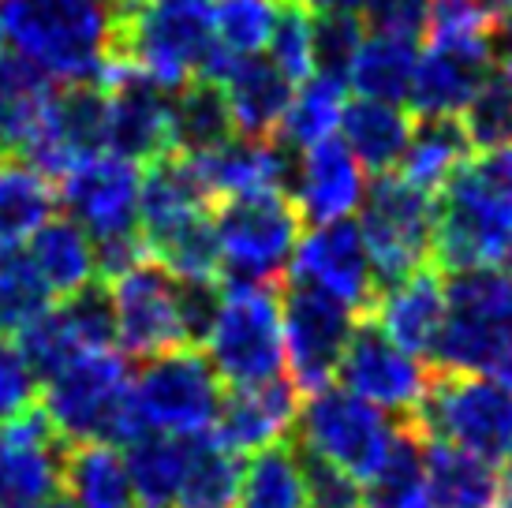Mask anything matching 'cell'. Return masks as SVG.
I'll return each mask as SVG.
<instances>
[{
	"instance_id": "obj_1",
	"label": "cell",
	"mask_w": 512,
	"mask_h": 508,
	"mask_svg": "<svg viewBox=\"0 0 512 508\" xmlns=\"http://www.w3.org/2000/svg\"><path fill=\"white\" fill-rule=\"evenodd\" d=\"M0 27L15 53L60 83H101L113 49L105 0H0Z\"/></svg>"
},
{
	"instance_id": "obj_2",
	"label": "cell",
	"mask_w": 512,
	"mask_h": 508,
	"mask_svg": "<svg viewBox=\"0 0 512 508\" xmlns=\"http://www.w3.org/2000/svg\"><path fill=\"white\" fill-rule=\"evenodd\" d=\"M217 49V0H143L113 23L109 64L135 68L165 90H180L206 75Z\"/></svg>"
},
{
	"instance_id": "obj_3",
	"label": "cell",
	"mask_w": 512,
	"mask_h": 508,
	"mask_svg": "<svg viewBox=\"0 0 512 508\" xmlns=\"http://www.w3.org/2000/svg\"><path fill=\"white\" fill-rule=\"evenodd\" d=\"M135 374L128 370V355L120 348H98L72 359L53 378H45L42 411L53 430L68 445L109 441L131 445L146 434L143 419L131 396Z\"/></svg>"
},
{
	"instance_id": "obj_4",
	"label": "cell",
	"mask_w": 512,
	"mask_h": 508,
	"mask_svg": "<svg viewBox=\"0 0 512 508\" xmlns=\"http://www.w3.org/2000/svg\"><path fill=\"white\" fill-rule=\"evenodd\" d=\"M512 251V180L498 157H471L438 195L434 269L505 266Z\"/></svg>"
},
{
	"instance_id": "obj_5",
	"label": "cell",
	"mask_w": 512,
	"mask_h": 508,
	"mask_svg": "<svg viewBox=\"0 0 512 508\" xmlns=\"http://www.w3.org/2000/svg\"><path fill=\"white\" fill-rule=\"evenodd\" d=\"M449 322L430 367L449 374H494L512 355V273L498 266L445 273Z\"/></svg>"
},
{
	"instance_id": "obj_6",
	"label": "cell",
	"mask_w": 512,
	"mask_h": 508,
	"mask_svg": "<svg viewBox=\"0 0 512 508\" xmlns=\"http://www.w3.org/2000/svg\"><path fill=\"white\" fill-rule=\"evenodd\" d=\"M228 389L285 378V311L270 284L225 281L214 325L202 340Z\"/></svg>"
},
{
	"instance_id": "obj_7",
	"label": "cell",
	"mask_w": 512,
	"mask_h": 508,
	"mask_svg": "<svg viewBox=\"0 0 512 508\" xmlns=\"http://www.w3.org/2000/svg\"><path fill=\"white\" fill-rule=\"evenodd\" d=\"M359 232L374 262L378 288L408 281L412 273L434 266L438 240V195H430L400 172H382L367 184L359 206Z\"/></svg>"
},
{
	"instance_id": "obj_8",
	"label": "cell",
	"mask_w": 512,
	"mask_h": 508,
	"mask_svg": "<svg viewBox=\"0 0 512 508\" xmlns=\"http://www.w3.org/2000/svg\"><path fill=\"white\" fill-rule=\"evenodd\" d=\"M408 423L427 441L501 464L512 452V393L490 374L434 370L427 396Z\"/></svg>"
},
{
	"instance_id": "obj_9",
	"label": "cell",
	"mask_w": 512,
	"mask_h": 508,
	"mask_svg": "<svg viewBox=\"0 0 512 508\" xmlns=\"http://www.w3.org/2000/svg\"><path fill=\"white\" fill-rule=\"evenodd\" d=\"M221 266L232 284H277L292 269L303 240V213L285 191H251L221 198L214 213Z\"/></svg>"
},
{
	"instance_id": "obj_10",
	"label": "cell",
	"mask_w": 512,
	"mask_h": 508,
	"mask_svg": "<svg viewBox=\"0 0 512 508\" xmlns=\"http://www.w3.org/2000/svg\"><path fill=\"white\" fill-rule=\"evenodd\" d=\"M221 374L195 344L172 348L165 355L146 359L131 381L135 411L146 434H172V438H199L217 426L225 393Z\"/></svg>"
},
{
	"instance_id": "obj_11",
	"label": "cell",
	"mask_w": 512,
	"mask_h": 508,
	"mask_svg": "<svg viewBox=\"0 0 512 508\" xmlns=\"http://www.w3.org/2000/svg\"><path fill=\"white\" fill-rule=\"evenodd\" d=\"M397 430L400 423L389 419V411L356 396L344 385H326L307 396L296 423L299 449L344 467L359 482L370 479L374 467L385 460Z\"/></svg>"
},
{
	"instance_id": "obj_12",
	"label": "cell",
	"mask_w": 512,
	"mask_h": 508,
	"mask_svg": "<svg viewBox=\"0 0 512 508\" xmlns=\"http://www.w3.org/2000/svg\"><path fill=\"white\" fill-rule=\"evenodd\" d=\"M285 311V374L299 393H318L337 381L348 340L359 314L341 299L318 292L311 284L288 281L281 292Z\"/></svg>"
},
{
	"instance_id": "obj_13",
	"label": "cell",
	"mask_w": 512,
	"mask_h": 508,
	"mask_svg": "<svg viewBox=\"0 0 512 508\" xmlns=\"http://www.w3.org/2000/svg\"><path fill=\"white\" fill-rule=\"evenodd\" d=\"M116 318V344L131 359H154L172 348L191 344L184 314V284L172 277L169 269L146 258L135 269L120 273L109 281Z\"/></svg>"
},
{
	"instance_id": "obj_14",
	"label": "cell",
	"mask_w": 512,
	"mask_h": 508,
	"mask_svg": "<svg viewBox=\"0 0 512 508\" xmlns=\"http://www.w3.org/2000/svg\"><path fill=\"white\" fill-rule=\"evenodd\" d=\"M337 381L382 411H397L400 419H412L434 381V367L393 344L374 318H359Z\"/></svg>"
},
{
	"instance_id": "obj_15",
	"label": "cell",
	"mask_w": 512,
	"mask_h": 508,
	"mask_svg": "<svg viewBox=\"0 0 512 508\" xmlns=\"http://www.w3.org/2000/svg\"><path fill=\"white\" fill-rule=\"evenodd\" d=\"M98 154H109V90L101 83L57 86L23 161L60 184L79 161Z\"/></svg>"
},
{
	"instance_id": "obj_16",
	"label": "cell",
	"mask_w": 512,
	"mask_h": 508,
	"mask_svg": "<svg viewBox=\"0 0 512 508\" xmlns=\"http://www.w3.org/2000/svg\"><path fill=\"white\" fill-rule=\"evenodd\" d=\"M292 281L311 284L318 292L341 299L359 318H367L382 296L363 232L348 217L329 221V225H314L299 240L296 258H292Z\"/></svg>"
},
{
	"instance_id": "obj_17",
	"label": "cell",
	"mask_w": 512,
	"mask_h": 508,
	"mask_svg": "<svg viewBox=\"0 0 512 508\" xmlns=\"http://www.w3.org/2000/svg\"><path fill=\"white\" fill-rule=\"evenodd\" d=\"M60 206L72 221L94 236H128L139 232V191H143V172L135 161L120 154H98L79 161L64 180H60Z\"/></svg>"
},
{
	"instance_id": "obj_18",
	"label": "cell",
	"mask_w": 512,
	"mask_h": 508,
	"mask_svg": "<svg viewBox=\"0 0 512 508\" xmlns=\"http://www.w3.org/2000/svg\"><path fill=\"white\" fill-rule=\"evenodd\" d=\"M101 86L109 90V154L150 165L172 154V94L150 75L109 64Z\"/></svg>"
},
{
	"instance_id": "obj_19",
	"label": "cell",
	"mask_w": 512,
	"mask_h": 508,
	"mask_svg": "<svg viewBox=\"0 0 512 508\" xmlns=\"http://www.w3.org/2000/svg\"><path fill=\"white\" fill-rule=\"evenodd\" d=\"M49 415L30 408L0 426V508H45L64 486V452Z\"/></svg>"
},
{
	"instance_id": "obj_20",
	"label": "cell",
	"mask_w": 512,
	"mask_h": 508,
	"mask_svg": "<svg viewBox=\"0 0 512 508\" xmlns=\"http://www.w3.org/2000/svg\"><path fill=\"white\" fill-rule=\"evenodd\" d=\"M498 71L494 45H430L419 57L408 94L415 120L423 116H456L471 105L483 83Z\"/></svg>"
},
{
	"instance_id": "obj_21",
	"label": "cell",
	"mask_w": 512,
	"mask_h": 508,
	"mask_svg": "<svg viewBox=\"0 0 512 508\" xmlns=\"http://www.w3.org/2000/svg\"><path fill=\"white\" fill-rule=\"evenodd\" d=\"M382 325V333L404 352L419 355V359H434L449 322V292H445V277L434 273V266L412 273L408 281L385 288L374 311L367 314Z\"/></svg>"
},
{
	"instance_id": "obj_22",
	"label": "cell",
	"mask_w": 512,
	"mask_h": 508,
	"mask_svg": "<svg viewBox=\"0 0 512 508\" xmlns=\"http://www.w3.org/2000/svg\"><path fill=\"white\" fill-rule=\"evenodd\" d=\"M299 408V389L288 381V374L262 385H243L225 396L214 434L232 452L273 449L296 430Z\"/></svg>"
},
{
	"instance_id": "obj_23",
	"label": "cell",
	"mask_w": 512,
	"mask_h": 508,
	"mask_svg": "<svg viewBox=\"0 0 512 508\" xmlns=\"http://www.w3.org/2000/svg\"><path fill=\"white\" fill-rule=\"evenodd\" d=\"M363 165L348 150L344 139H322L303 150V172H299L296 206L307 225H329L356 213L367 198Z\"/></svg>"
},
{
	"instance_id": "obj_24",
	"label": "cell",
	"mask_w": 512,
	"mask_h": 508,
	"mask_svg": "<svg viewBox=\"0 0 512 508\" xmlns=\"http://www.w3.org/2000/svg\"><path fill=\"white\" fill-rule=\"evenodd\" d=\"M217 83L225 86L236 131L243 139L270 142L285 131L296 83L270 57H236Z\"/></svg>"
},
{
	"instance_id": "obj_25",
	"label": "cell",
	"mask_w": 512,
	"mask_h": 508,
	"mask_svg": "<svg viewBox=\"0 0 512 508\" xmlns=\"http://www.w3.org/2000/svg\"><path fill=\"white\" fill-rule=\"evenodd\" d=\"M53 75L23 53H0V161H23L53 101Z\"/></svg>"
},
{
	"instance_id": "obj_26",
	"label": "cell",
	"mask_w": 512,
	"mask_h": 508,
	"mask_svg": "<svg viewBox=\"0 0 512 508\" xmlns=\"http://www.w3.org/2000/svg\"><path fill=\"white\" fill-rule=\"evenodd\" d=\"M210 191L199 180V172L187 154H165L150 161L143 172V191H139V232L143 240H157L180 221L195 213L210 210Z\"/></svg>"
},
{
	"instance_id": "obj_27",
	"label": "cell",
	"mask_w": 512,
	"mask_h": 508,
	"mask_svg": "<svg viewBox=\"0 0 512 508\" xmlns=\"http://www.w3.org/2000/svg\"><path fill=\"white\" fill-rule=\"evenodd\" d=\"M412 120L404 109L389 105V101H370L356 98L344 105L341 116V139L348 142V150L356 154V161L370 176L382 172H397L408 142H412Z\"/></svg>"
},
{
	"instance_id": "obj_28",
	"label": "cell",
	"mask_w": 512,
	"mask_h": 508,
	"mask_svg": "<svg viewBox=\"0 0 512 508\" xmlns=\"http://www.w3.org/2000/svg\"><path fill=\"white\" fill-rule=\"evenodd\" d=\"M64 490L75 508H135L128 456L109 441H83L64 452Z\"/></svg>"
},
{
	"instance_id": "obj_29",
	"label": "cell",
	"mask_w": 512,
	"mask_h": 508,
	"mask_svg": "<svg viewBox=\"0 0 512 508\" xmlns=\"http://www.w3.org/2000/svg\"><path fill=\"white\" fill-rule=\"evenodd\" d=\"M236 135V116L217 79L199 75L172 94V154H206Z\"/></svg>"
},
{
	"instance_id": "obj_30",
	"label": "cell",
	"mask_w": 512,
	"mask_h": 508,
	"mask_svg": "<svg viewBox=\"0 0 512 508\" xmlns=\"http://www.w3.org/2000/svg\"><path fill=\"white\" fill-rule=\"evenodd\" d=\"M30 258H34V266L42 269L45 284L53 288L57 299H68L75 292H83L86 284L101 281L94 236L72 217L45 221L34 232V240H30Z\"/></svg>"
},
{
	"instance_id": "obj_31",
	"label": "cell",
	"mask_w": 512,
	"mask_h": 508,
	"mask_svg": "<svg viewBox=\"0 0 512 508\" xmlns=\"http://www.w3.org/2000/svg\"><path fill=\"white\" fill-rule=\"evenodd\" d=\"M471 157H475V146H471L460 116H423L412 127V142L400 161V176L430 195H441V187L449 184Z\"/></svg>"
},
{
	"instance_id": "obj_32",
	"label": "cell",
	"mask_w": 512,
	"mask_h": 508,
	"mask_svg": "<svg viewBox=\"0 0 512 508\" xmlns=\"http://www.w3.org/2000/svg\"><path fill=\"white\" fill-rule=\"evenodd\" d=\"M427 490L434 508H505L494 464L438 441H427Z\"/></svg>"
},
{
	"instance_id": "obj_33",
	"label": "cell",
	"mask_w": 512,
	"mask_h": 508,
	"mask_svg": "<svg viewBox=\"0 0 512 508\" xmlns=\"http://www.w3.org/2000/svg\"><path fill=\"white\" fill-rule=\"evenodd\" d=\"M60 202L57 184L27 161H0V251L23 247L53 221Z\"/></svg>"
},
{
	"instance_id": "obj_34",
	"label": "cell",
	"mask_w": 512,
	"mask_h": 508,
	"mask_svg": "<svg viewBox=\"0 0 512 508\" xmlns=\"http://www.w3.org/2000/svg\"><path fill=\"white\" fill-rule=\"evenodd\" d=\"M240 490V452L228 449L214 430L191 438V456H187L184 486H180L176 508H240Z\"/></svg>"
},
{
	"instance_id": "obj_35",
	"label": "cell",
	"mask_w": 512,
	"mask_h": 508,
	"mask_svg": "<svg viewBox=\"0 0 512 508\" xmlns=\"http://www.w3.org/2000/svg\"><path fill=\"white\" fill-rule=\"evenodd\" d=\"M128 471L135 486V505L139 508H176L180 486H184L191 438H172V434H143L128 445Z\"/></svg>"
},
{
	"instance_id": "obj_36",
	"label": "cell",
	"mask_w": 512,
	"mask_h": 508,
	"mask_svg": "<svg viewBox=\"0 0 512 508\" xmlns=\"http://www.w3.org/2000/svg\"><path fill=\"white\" fill-rule=\"evenodd\" d=\"M240 508H311L303 452L285 441L251 452V460L243 464Z\"/></svg>"
},
{
	"instance_id": "obj_37",
	"label": "cell",
	"mask_w": 512,
	"mask_h": 508,
	"mask_svg": "<svg viewBox=\"0 0 512 508\" xmlns=\"http://www.w3.org/2000/svg\"><path fill=\"white\" fill-rule=\"evenodd\" d=\"M415 68H419L415 42L389 38V34H367L348 83L356 86L359 98L397 105V101H408V94H412Z\"/></svg>"
},
{
	"instance_id": "obj_38",
	"label": "cell",
	"mask_w": 512,
	"mask_h": 508,
	"mask_svg": "<svg viewBox=\"0 0 512 508\" xmlns=\"http://www.w3.org/2000/svg\"><path fill=\"white\" fill-rule=\"evenodd\" d=\"M341 116H344V83L341 79H329V75H311L307 83H299L281 139H288L299 150H307L314 142L329 139L333 127H341Z\"/></svg>"
},
{
	"instance_id": "obj_39",
	"label": "cell",
	"mask_w": 512,
	"mask_h": 508,
	"mask_svg": "<svg viewBox=\"0 0 512 508\" xmlns=\"http://www.w3.org/2000/svg\"><path fill=\"white\" fill-rule=\"evenodd\" d=\"M53 299L57 296L45 284L42 269L34 266L30 251H23V247L0 251V322L12 333L49 311Z\"/></svg>"
},
{
	"instance_id": "obj_40",
	"label": "cell",
	"mask_w": 512,
	"mask_h": 508,
	"mask_svg": "<svg viewBox=\"0 0 512 508\" xmlns=\"http://www.w3.org/2000/svg\"><path fill=\"white\" fill-rule=\"evenodd\" d=\"M464 131H468L475 154H501L512 146V79L505 71H494L483 90L464 109Z\"/></svg>"
},
{
	"instance_id": "obj_41",
	"label": "cell",
	"mask_w": 512,
	"mask_h": 508,
	"mask_svg": "<svg viewBox=\"0 0 512 508\" xmlns=\"http://www.w3.org/2000/svg\"><path fill=\"white\" fill-rule=\"evenodd\" d=\"M281 0H217V42L232 57H258L270 49Z\"/></svg>"
},
{
	"instance_id": "obj_42",
	"label": "cell",
	"mask_w": 512,
	"mask_h": 508,
	"mask_svg": "<svg viewBox=\"0 0 512 508\" xmlns=\"http://www.w3.org/2000/svg\"><path fill=\"white\" fill-rule=\"evenodd\" d=\"M363 42H367L363 15H318L311 30L314 75H329V79L348 83Z\"/></svg>"
},
{
	"instance_id": "obj_43",
	"label": "cell",
	"mask_w": 512,
	"mask_h": 508,
	"mask_svg": "<svg viewBox=\"0 0 512 508\" xmlns=\"http://www.w3.org/2000/svg\"><path fill=\"white\" fill-rule=\"evenodd\" d=\"M311 30H314L311 12L299 0H281L277 27H273V38H270V60L285 71L292 83H307L314 75Z\"/></svg>"
},
{
	"instance_id": "obj_44",
	"label": "cell",
	"mask_w": 512,
	"mask_h": 508,
	"mask_svg": "<svg viewBox=\"0 0 512 508\" xmlns=\"http://www.w3.org/2000/svg\"><path fill=\"white\" fill-rule=\"evenodd\" d=\"M38 385H42V374L34 370L27 355L19 352V344L0 340V426L42 404Z\"/></svg>"
},
{
	"instance_id": "obj_45",
	"label": "cell",
	"mask_w": 512,
	"mask_h": 508,
	"mask_svg": "<svg viewBox=\"0 0 512 508\" xmlns=\"http://www.w3.org/2000/svg\"><path fill=\"white\" fill-rule=\"evenodd\" d=\"M363 23L374 34L419 42L430 34V0H367Z\"/></svg>"
},
{
	"instance_id": "obj_46",
	"label": "cell",
	"mask_w": 512,
	"mask_h": 508,
	"mask_svg": "<svg viewBox=\"0 0 512 508\" xmlns=\"http://www.w3.org/2000/svg\"><path fill=\"white\" fill-rule=\"evenodd\" d=\"M303 467H307V486H311V508H363V482L356 475H348L344 467L311 456V452H303Z\"/></svg>"
},
{
	"instance_id": "obj_47",
	"label": "cell",
	"mask_w": 512,
	"mask_h": 508,
	"mask_svg": "<svg viewBox=\"0 0 512 508\" xmlns=\"http://www.w3.org/2000/svg\"><path fill=\"white\" fill-rule=\"evenodd\" d=\"M314 15H363L367 0H299Z\"/></svg>"
},
{
	"instance_id": "obj_48",
	"label": "cell",
	"mask_w": 512,
	"mask_h": 508,
	"mask_svg": "<svg viewBox=\"0 0 512 508\" xmlns=\"http://www.w3.org/2000/svg\"><path fill=\"white\" fill-rule=\"evenodd\" d=\"M494 57H498V64L512 57V15L494 30Z\"/></svg>"
},
{
	"instance_id": "obj_49",
	"label": "cell",
	"mask_w": 512,
	"mask_h": 508,
	"mask_svg": "<svg viewBox=\"0 0 512 508\" xmlns=\"http://www.w3.org/2000/svg\"><path fill=\"white\" fill-rule=\"evenodd\" d=\"M501 497H505V508H512V452L501 460Z\"/></svg>"
},
{
	"instance_id": "obj_50",
	"label": "cell",
	"mask_w": 512,
	"mask_h": 508,
	"mask_svg": "<svg viewBox=\"0 0 512 508\" xmlns=\"http://www.w3.org/2000/svg\"><path fill=\"white\" fill-rule=\"evenodd\" d=\"M139 4H143V0H105V8H109V15H113V23L116 19H124V15H131Z\"/></svg>"
},
{
	"instance_id": "obj_51",
	"label": "cell",
	"mask_w": 512,
	"mask_h": 508,
	"mask_svg": "<svg viewBox=\"0 0 512 508\" xmlns=\"http://www.w3.org/2000/svg\"><path fill=\"white\" fill-rule=\"evenodd\" d=\"M490 378H498L501 385H505V389H509V393H512V355H505V359H501L498 370H494Z\"/></svg>"
},
{
	"instance_id": "obj_52",
	"label": "cell",
	"mask_w": 512,
	"mask_h": 508,
	"mask_svg": "<svg viewBox=\"0 0 512 508\" xmlns=\"http://www.w3.org/2000/svg\"><path fill=\"white\" fill-rule=\"evenodd\" d=\"M45 508H75V505H72V501H64V497H57V501H49Z\"/></svg>"
},
{
	"instance_id": "obj_53",
	"label": "cell",
	"mask_w": 512,
	"mask_h": 508,
	"mask_svg": "<svg viewBox=\"0 0 512 508\" xmlns=\"http://www.w3.org/2000/svg\"><path fill=\"white\" fill-rule=\"evenodd\" d=\"M4 42H8V38H4V27H0V53H4Z\"/></svg>"
},
{
	"instance_id": "obj_54",
	"label": "cell",
	"mask_w": 512,
	"mask_h": 508,
	"mask_svg": "<svg viewBox=\"0 0 512 508\" xmlns=\"http://www.w3.org/2000/svg\"><path fill=\"white\" fill-rule=\"evenodd\" d=\"M505 269H509V273H512V251H509V258H505Z\"/></svg>"
},
{
	"instance_id": "obj_55",
	"label": "cell",
	"mask_w": 512,
	"mask_h": 508,
	"mask_svg": "<svg viewBox=\"0 0 512 508\" xmlns=\"http://www.w3.org/2000/svg\"><path fill=\"white\" fill-rule=\"evenodd\" d=\"M4 329H8V325H4V322H0V340H4Z\"/></svg>"
}]
</instances>
